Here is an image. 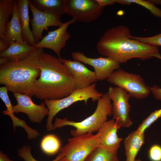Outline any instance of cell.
I'll use <instances>...</instances> for the list:
<instances>
[{"label": "cell", "instance_id": "cell-1", "mask_svg": "<svg viewBox=\"0 0 161 161\" xmlns=\"http://www.w3.org/2000/svg\"><path fill=\"white\" fill-rule=\"evenodd\" d=\"M130 34L129 28L122 25L108 29L97 44V52L120 64L134 58L145 60L155 57L161 60L157 47L131 39Z\"/></svg>", "mask_w": 161, "mask_h": 161}, {"label": "cell", "instance_id": "cell-2", "mask_svg": "<svg viewBox=\"0 0 161 161\" xmlns=\"http://www.w3.org/2000/svg\"><path fill=\"white\" fill-rule=\"evenodd\" d=\"M39 63L40 75L35 82L33 92L37 98L59 100L76 89L72 76L58 58L44 52Z\"/></svg>", "mask_w": 161, "mask_h": 161}, {"label": "cell", "instance_id": "cell-3", "mask_svg": "<svg viewBox=\"0 0 161 161\" xmlns=\"http://www.w3.org/2000/svg\"><path fill=\"white\" fill-rule=\"evenodd\" d=\"M43 48H35L25 59L0 65V83L8 91L34 96L35 82L40 76L39 60Z\"/></svg>", "mask_w": 161, "mask_h": 161}, {"label": "cell", "instance_id": "cell-4", "mask_svg": "<svg viewBox=\"0 0 161 161\" xmlns=\"http://www.w3.org/2000/svg\"><path fill=\"white\" fill-rule=\"evenodd\" d=\"M112 107L111 100L106 92L97 101L96 109L91 115L78 122L69 120L66 118L56 117L53 124V130L65 126H72L75 128L70 132L73 137L97 132L107 121L108 117L112 114Z\"/></svg>", "mask_w": 161, "mask_h": 161}, {"label": "cell", "instance_id": "cell-5", "mask_svg": "<svg viewBox=\"0 0 161 161\" xmlns=\"http://www.w3.org/2000/svg\"><path fill=\"white\" fill-rule=\"evenodd\" d=\"M96 86L95 83H94L83 89H75L68 96L60 99L44 100V103L49 111L46 124L47 131L53 130V119L61 110L79 101H83L87 104L90 99L93 102H95L102 97L103 94L97 90Z\"/></svg>", "mask_w": 161, "mask_h": 161}, {"label": "cell", "instance_id": "cell-6", "mask_svg": "<svg viewBox=\"0 0 161 161\" xmlns=\"http://www.w3.org/2000/svg\"><path fill=\"white\" fill-rule=\"evenodd\" d=\"M68 143L61 148V154L69 161H84L88 156L99 147L97 134L88 133L68 138Z\"/></svg>", "mask_w": 161, "mask_h": 161}, {"label": "cell", "instance_id": "cell-7", "mask_svg": "<svg viewBox=\"0 0 161 161\" xmlns=\"http://www.w3.org/2000/svg\"><path fill=\"white\" fill-rule=\"evenodd\" d=\"M107 80L125 90L131 97L138 99L147 97L151 92L150 87L140 75L128 72L121 68L114 71Z\"/></svg>", "mask_w": 161, "mask_h": 161}, {"label": "cell", "instance_id": "cell-8", "mask_svg": "<svg viewBox=\"0 0 161 161\" xmlns=\"http://www.w3.org/2000/svg\"><path fill=\"white\" fill-rule=\"evenodd\" d=\"M66 13L76 21L91 23L99 18L104 7L97 0H64Z\"/></svg>", "mask_w": 161, "mask_h": 161}, {"label": "cell", "instance_id": "cell-9", "mask_svg": "<svg viewBox=\"0 0 161 161\" xmlns=\"http://www.w3.org/2000/svg\"><path fill=\"white\" fill-rule=\"evenodd\" d=\"M107 93L112 101L113 119L121 127L131 126L133 123L129 115L131 106L129 102L130 95L125 90L117 86H109Z\"/></svg>", "mask_w": 161, "mask_h": 161}, {"label": "cell", "instance_id": "cell-10", "mask_svg": "<svg viewBox=\"0 0 161 161\" xmlns=\"http://www.w3.org/2000/svg\"><path fill=\"white\" fill-rule=\"evenodd\" d=\"M13 95L17 102L13 106L14 113H25L31 122L37 123H41L44 118L48 115L49 110L44 103L37 105L32 101L31 97L26 94L15 92Z\"/></svg>", "mask_w": 161, "mask_h": 161}, {"label": "cell", "instance_id": "cell-11", "mask_svg": "<svg viewBox=\"0 0 161 161\" xmlns=\"http://www.w3.org/2000/svg\"><path fill=\"white\" fill-rule=\"evenodd\" d=\"M71 55L74 60L92 66L98 80L107 79L114 71L120 68V64L108 58H90L80 52H72Z\"/></svg>", "mask_w": 161, "mask_h": 161}, {"label": "cell", "instance_id": "cell-12", "mask_svg": "<svg viewBox=\"0 0 161 161\" xmlns=\"http://www.w3.org/2000/svg\"><path fill=\"white\" fill-rule=\"evenodd\" d=\"M76 21L73 19L64 23L57 29L48 32V34L33 46L35 48H47L52 50L56 54L58 58H61L60 52L66 44V41L71 35L67 31L68 26Z\"/></svg>", "mask_w": 161, "mask_h": 161}, {"label": "cell", "instance_id": "cell-13", "mask_svg": "<svg viewBox=\"0 0 161 161\" xmlns=\"http://www.w3.org/2000/svg\"><path fill=\"white\" fill-rule=\"evenodd\" d=\"M29 7L32 15L31 24L32 31L36 43L43 38L42 33L45 29L50 26L60 27L64 24L61 16L41 11L35 7L29 0Z\"/></svg>", "mask_w": 161, "mask_h": 161}, {"label": "cell", "instance_id": "cell-14", "mask_svg": "<svg viewBox=\"0 0 161 161\" xmlns=\"http://www.w3.org/2000/svg\"><path fill=\"white\" fill-rule=\"evenodd\" d=\"M121 127L114 119L106 121L97 132L99 147L112 153H116L123 138L118 137V130Z\"/></svg>", "mask_w": 161, "mask_h": 161}, {"label": "cell", "instance_id": "cell-15", "mask_svg": "<svg viewBox=\"0 0 161 161\" xmlns=\"http://www.w3.org/2000/svg\"><path fill=\"white\" fill-rule=\"evenodd\" d=\"M66 66L73 78L76 89L86 88L98 81L94 72L89 69L80 62L58 58Z\"/></svg>", "mask_w": 161, "mask_h": 161}, {"label": "cell", "instance_id": "cell-16", "mask_svg": "<svg viewBox=\"0 0 161 161\" xmlns=\"http://www.w3.org/2000/svg\"><path fill=\"white\" fill-rule=\"evenodd\" d=\"M16 1L17 13L21 27L23 40L30 45L33 46L36 43L30 27L29 0H16Z\"/></svg>", "mask_w": 161, "mask_h": 161}, {"label": "cell", "instance_id": "cell-17", "mask_svg": "<svg viewBox=\"0 0 161 161\" xmlns=\"http://www.w3.org/2000/svg\"><path fill=\"white\" fill-rule=\"evenodd\" d=\"M0 41L9 45L13 41L21 43L25 42L22 38V29L17 13L16 0H14L13 15L10 20L7 24L4 36Z\"/></svg>", "mask_w": 161, "mask_h": 161}, {"label": "cell", "instance_id": "cell-18", "mask_svg": "<svg viewBox=\"0 0 161 161\" xmlns=\"http://www.w3.org/2000/svg\"><path fill=\"white\" fill-rule=\"evenodd\" d=\"M35 48L26 42L13 41L7 49L0 53V57L6 58L8 62L21 61L29 56Z\"/></svg>", "mask_w": 161, "mask_h": 161}, {"label": "cell", "instance_id": "cell-19", "mask_svg": "<svg viewBox=\"0 0 161 161\" xmlns=\"http://www.w3.org/2000/svg\"><path fill=\"white\" fill-rule=\"evenodd\" d=\"M145 141L144 133L137 130L130 133L124 140L126 161H135V158Z\"/></svg>", "mask_w": 161, "mask_h": 161}, {"label": "cell", "instance_id": "cell-20", "mask_svg": "<svg viewBox=\"0 0 161 161\" xmlns=\"http://www.w3.org/2000/svg\"><path fill=\"white\" fill-rule=\"evenodd\" d=\"M39 10L61 16L66 13L64 0H29Z\"/></svg>", "mask_w": 161, "mask_h": 161}, {"label": "cell", "instance_id": "cell-21", "mask_svg": "<svg viewBox=\"0 0 161 161\" xmlns=\"http://www.w3.org/2000/svg\"><path fill=\"white\" fill-rule=\"evenodd\" d=\"M14 9V0H0V40L3 38L6 27Z\"/></svg>", "mask_w": 161, "mask_h": 161}, {"label": "cell", "instance_id": "cell-22", "mask_svg": "<svg viewBox=\"0 0 161 161\" xmlns=\"http://www.w3.org/2000/svg\"><path fill=\"white\" fill-rule=\"evenodd\" d=\"M61 142L56 135L49 134L44 136L40 143L42 151L46 154L52 155L57 153L61 148Z\"/></svg>", "mask_w": 161, "mask_h": 161}, {"label": "cell", "instance_id": "cell-23", "mask_svg": "<svg viewBox=\"0 0 161 161\" xmlns=\"http://www.w3.org/2000/svg\"><path fill=\"white\" fill-rule=\"evenodd\" d=\"M84 161H119L117 153H112L99 147L93 151Z\"/></svg>", "mask_w": 161, "mask_h": 161}, {"label": "cell", "instance_id": "cell-24", "mask_svg": "<svg viewBox=\"0 0 161 161\" xmlns=\"http://www.w3.org/2000/svg\"><path fill=\"white\" fill-rule=\"evenodd\" d=\"M115 3L125 5L134 3L140 5L150 11L154 16L161 18V10L149 1L143 0H115Z\"/></svg>", "mask_w": 161, "mask_h": 161}, {"label": "cell", "instance_id": "cell-25", "mask_svg": "<svg viewBox=\"0 0 161 161\" xmlns=\"http://www.w3.org/2000/svg\"><path fill=\"white\" fill-rule=\"evenodd\" d=\"M161 117V109L150 113L139 126L137 130L140 133H144L145 130L157 119Z\"/></svg>", "mask_w": 161, "mask_h": 161}, {"label": "cell", "instance_id": "cell-26", "mask_svg": "<svg viewBox=\"0 0 161 161\" xmlns=\"http://www.w3.org/2000/svg\"><path fill=\"white\" fill-rule=\"evenodd\" d=\"M31 147L29 145H24L18 150V155L24 161H38L35 159L31 154ZM63 156L60 153L56 158L51 161H58Z\"/></svg>", "mask_w": 161, "mask_h": 161}, {"label": "cell", "instance_id": "cell-27", "mask_svg": "<svg viewBox=\"0 0 161 161\" xmlns=\"http://www.w3.org/2000/svg\"><path fill=\"white\" fill-rule=\"evenodd\" d=\"M129 38L150 45L155 46H161V33L154 36L149 37H139L128 35Z\"/></svg>", "mask_w": 161, "mask_h": 161}, {"label": "cell", "instance_id": "cell-28", "mask_svg": "<svg viewBox=\"0 0 161 161\" xmlns=\"http://www.w3.org/2000/svg\"><path fill=\"white\" fill-rule=\"evenodd\" d=\"M148 154L151 161H161V146L158 144L153 145L149 149Z\"/></svg>", "mask_w": 161, "mask_h": 161}, {"label": "cell", "instance_id": "cell-29", "mask_svg": "<svg viewBox=\"0 0 161 161\" xmlns=\"http://www.w3.org/2000/svg\"><path fill=\"white\" fill-rule=\"evenodd\" d=\"M151 92L157 100H161V88L154 85L150 87Z\"/></svg>", "mask_w": 161, "mask_h": 161}, {"label": "cell", "instance_id": "cell-30", "mask_svg": "<svg viewBox=\"0 0 161 161\" xmlns=\"http://www.w3.org/2000/svg\"><path fill=\"white\" fill-rule=\"evenodd\" d=\"M100 7L110 5H113L115 3L114 0H97Z\"/></svg>", "mask_w": 161, "mask_h": 161}, {"label": "cell", "instance_id": "cell-31", "mask_svg": "<svg viewBox=\"0 0 161 161\" xmlns=\"http://www.w3.org/2000/svg\"><path fill=\"white\" fill-rule=\"evenodd\" d=\"M0 161H14L10 159L7 155L2 151H0Z\"/></svg>", "mask_w": 161, "mask_h": 161}, {"label": "cell", "instance_id": "cell-32", "mask_svg": "<svg viewBox=\"0 0 161 161\" xmlns=\"http://www.w3.org/2000/svg\"><path fill=\"white\" fill-rule=\"evenodd\" d=\"M10 45L0 41V53H1L7 49L9 47Z\"/></svg>", "mask_w": 161, "mask_h": 161}, {"label": "cell", "instance_id": "cell-33", "mask_svg": "<svg viewBox=\"0 0 161 161\" xmlns=\"http://www.w3.org/2000/svg\"><path fill=\"white\" fill-rule=\"evenodd\" d=\"M149 1L154 4H161V0H149Z\"/></svg>", "mask_w": 161, "mask_h": 161}, {"label": "cell", "instance_id": "cell-34", "mask_svg": "<svg viewBox=\"0 0 161 161\" xmlns=\"http://www.w3.org/2000/svg\"><path fill=\"white\" fill-rule=\"evenodd\" d=\"M58 161H69L65 157L63 156Z\"/></svg>", "mask_w": 161, "mask_h": 161}, {"label": "cell", "instance_id": "cell-35", "mask_svg": "<svg viewBox=\"0 0 161 161\" xmlns=\"http://www.w3.org/2000/svg\"><path fill=\"white\" fill-rule=\"evenodd\" d=\"M141 161V160L140 159H138L135 160V161Z\"/></svg>", "mask_w": 161, "mask_h": 161}]
</instances>
